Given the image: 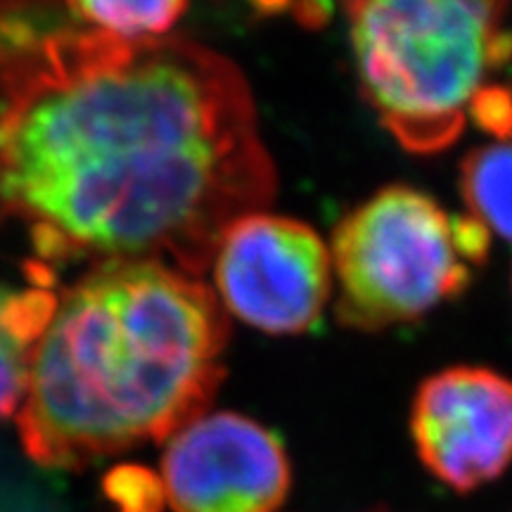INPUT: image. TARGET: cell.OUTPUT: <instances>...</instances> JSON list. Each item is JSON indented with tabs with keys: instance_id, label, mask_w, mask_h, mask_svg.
<instances>
[{
	"instance_id": "6da1fadb",
	"label": "cell",
	"mask_w": 512,
	"mask_h": 512,
	"mask_svg": "<svg viewBox=\"0 0 512 512\" xmlns=\"http://www.w3.org/2000/svg\"><path fill=\"white\" fill-rule=\"evenodd\" d=\"M275 192L247 76L190 38L91 31L0 98V214L50 264L200 278L230 223Z\"/></svg>"
},
{
	"instance_id": "7a4b0ae2",
	"label": "cell",
	"mask_w": 512,
	"mask_h": 512,
	"mask_svg": "<svg viewBox=\"0 0 512 512\" xmlns=\"http://www.w3.org/2000/svg\"><path fill=\"white\" fill-rule=\"evenodd\" d=\"M228 313L200 278L110 261L60 292L17 415L27 456L81 470L166 441L209 411L226 366Z\"/></svg>"
},
{
	"instance_id": "3957f363",
	"label": "cell",
	"mask_w": 512,
	"mask_h": 512,
	"mask_svg": "<svg viewBox=\"0 0 512 512\" xmlns=\"http://www.w3.org/2000/svg\"><path fill=\"white\" fill-rule=\"evenodd\" d=\"M505 5L358 0L347 5L361 91L403 150L444 152L486 79L512 57Z\"/></svg>"
},
{
	"instance_id": "277c9868",
	"label": "cell",
	"mask_w": 512,
	"mask_h": 512,
	"mask_svg": "<svg viewBox=\"0 0 512 512\" xmlns=\"http://www.w3.org/2000/svg\"><path fill=\"white\" fill-rule=\"evenodd\" d=\"M337 318L358 330L415 323L470 287L456 214L411 185H389L351 209L330 242Z\"/></svg>"
},
{
	"instance_id": "5b68a950",
	"label": "cell",
	"mask_w": 512,
	"mask_h": 512,
	"mask_svg": "<svg viewBox=\"0 0 512 512\" xmlns=\"http://www.w3.org/2000/svg\"><path fill=\"white\" fill-rule=\"evenodd\" d=\"M209 268L223 311L268 335L313 330L335 292L325 240L309 223L271 211L230 223Z\"/></svg>"
},
{
	"instance_id": "8992f818",
	"label": "cell",
	"mask_w": 512,
	"mask_h": 512,
	"mask_svg": "<svg viewBox=\"0 0 512 512\" xmlns=\"http://www.w3.org/2000/svg\"><path fill=\"white\" fill-rule=\"evenodd\" d=\"M159 479L174 512H275L290 494L292 465L268 427L219 411L166 439Z\"/></svg>"
},
{
	"instance_id": "52a82bcc",
	"label": "cell",
	"mask_w": 512,
	"mask_h": 512,
	"mask_svg": "<svg viewBox=\"0 0 512 512\" xmlns=\"http://www.w3.org/2000/svg\"><path fill=\"white\" fill-rule=\"evenodd\" d=\"M420 463L458 494L512 465V380L491 368L453 366L427 377L411 406Z\"/></svg>"
},
{
	"instance_id": "ba28073f",
	"label": "cell",
	"mask_w": 512,
	"mask_h": 512,
	"mask_svg": "<svg viewBox=\"0 0 512 512\" xmlns=\"http://www.w3.org/2000/svg\"><path fill=\"white\" fill-rule=\"evenodd\" d=\"M88 31H105L83 3H0V98L41 69L57 48Z\"/></svg>"
},
{
	"instance_id": "9c48e42d",
	"label": "cell",
	"mask_w": 512,
	"mask_h": 512,
	"mask_svg": "<svg viewBox=\"0 0 512 512\" xmlns=\"http://www.w3.org/2000/svg\"><path fill=\"white\" fill-rule=\"evenodd\" d=\"M60 292L41 280L29 287L0 283V420L17 418L29 392L31 368L57 311Z\"/></svg>"
},
{
	"instance_id": "30bf717a",
	"label": "cell",
	"mask_w": 512,
	"mask_h": 512,
	"mask_svg": "<svg viewBox=\"0 0 512 512\" xmlns=\"http://www.w3.org/2000/svg\"><path fill=\"white\" fill-rule=\"evenodd\" d=\"M460 195L472 219L512 242V138L467 152L460 164Z\"/></svg>"
},
{
	"instance_id": "8fae6325",
	"label": "cell",
	"mask_w": 512,
	"mask_h": 512,
	"mask_svg": "<svg viewBox=\"0 0 512 512\" xmlns=\"http://www.w3.org/2000/svg\"><path fill=\"white\" fill-rule=\"evenodd\" d=\"M107 496L121 512H162L164 486L155 472L138 465H121L107 477Z\"/></svg>"
},
{
	"instance_id": "7c38bea8",
	"label": "cell",
	"mask_w": 512,
	"mask_h": 512,
	"mask_svg": "<svg viewBox=\"0 0 512 512\" xmlns=\"http://www.w3.org/2000/svg\"><path fill=\"white\" fill-rule=\"evenodd\" d=\"M472 124L494 133L498 140L512 138V91L501 83H486L470 107Z\"/></svg>"
}]
</instances>
